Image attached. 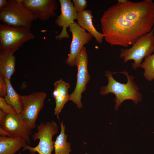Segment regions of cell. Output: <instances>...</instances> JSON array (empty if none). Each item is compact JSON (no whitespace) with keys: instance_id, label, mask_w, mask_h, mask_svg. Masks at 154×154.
<instances>
[{"instance_id":"obj_1","label":"cell","mask_w":154,"mask_h":154,"mask_svg":"<svg viewBox=\"0 0 154 154\" xmlns=\"http://www.w3.org/2000/svg\"><path fill=\"white\" fill-rule=\"evenodd\" d=\"M100 22L106 42L111 46L127 47L153 29L154 3L145 0L117 3L104 11Z\"/></svg>"},{"instance_id":"obj_2","label":"cell","mask_w":154,"mask_h":154,"mask_svg":"<svg viewBox=\"0 0 154 154\" xmlns=\"http://www.w3.org/2000/svg\"><path fill=\"white\" fill-rule=\"evenodd\" d=\"M119 73L126 76L127 79L126 83H121L115 80L112 75L116 72L106 70L105 74L107 78L108 83L106 86H102L100 88L101 95H105L110 93L114 94L116 103L114 108L116 110H118L122 102L125 100H131L135 105H137L142 99V94L138 91L139 88L133 81L134 77L129 75L126 71Z\"/></svg>"},{"instance_id":"obj_3","label":"cell","mask_w":154,"mask_h":154,"mask_svg":"<svg viewBox=\"0 0 154 154\" xmlns=\"http://www.w3.org/2000/svg\"><path fill=\"white\" fill-rule=\"evenodd\" d=\"M35 36L29 28L0 24V52L9 53L17 50Z\"/></svg>"},{"instance_id":"obj_4","label":"cell","mask_w":154,"mask_h":154,"mask_svg":"<svg viewBox=\"0 0 154 154\" xmlns=\"http://www.w3.org/2000/svg\"><path fill=\"white\" fill-rule=\"evenodd\" d=\"M7 1L6 7L0 10V20L3 24L30 29L37 18L23 6L22 0Z\"/></svg>"},{"instance_id":"obj_5","label":"cell","mask_w":154,"mask_h":154,"mask_svg":"<svg viewBox=\"0 0 154 154\" xmlns=\"http://www.w3.org/2000/svg\"><path fill=\"white\" fill-rule=\"evenodd\" d=\"M154 48V27L149 33L141 37L129 49H121L119 56L123 59V62L133 60V68L141 66L143 58L151 55Z\"/></svg>"},{"instance_id":"obj_6","label":"cell","mask_w":154,"mask_h":154,"mask_svg":"<svg viewBox=\"0 0 154 154\" xmlns=\"http://www.w3.org/2000/svg\"><path fill=\"white\" fill-rule=\"evenodd\" d=\"M37 131L32 136L34 141L39 140L37 145L32 147L27 144L23 148V150H27L31 154L37 152L39 154H51L54 148L53 136L58 133V127L54 121L41 122L37 126Z\"/></svg>"},{"instance_id":"obj_7","label":"cell","mask_w":154,"mask_h":154,"mask_svg":"<svg viewBox=\"0 0 154 154\" xmlns=\"http://www.w3.org/2000/svg\"><path fill=\"white\" fill-rule=\"evenodd\" d=\"M88 65V54L86 48L84 46L75 60V65L78 69L76 83L74 91L70 94L69 98V100L72 101L79 109L83 107L81 101L82 94L86 91V84L90 78Z\"/></svg>"},{"instance_id":"obj_8","label":"cell","mask_w":154,"mask_h":154,"mask_svg":"<svg viewBox=\"0 0 154 154\" xmlns=\"http://www.w3.org/2000/svg\"><path fill=\"white\" fill-rule=\"evenodd\" d=\"M46 96V93L42 92H35L22 96L23 108L20 115L32 129L36 127L37 119L43 107Z\"/></svg>"},{"instance_id":"obj_9","label":"cell","mask_w":154,"mask_h":154,"mask_svg":"<svg viewBox=\"0 0 154 154\" xmlns=\"http://www.w3.org/2000/svg\"><path fill=\"white\" fill-rule=\"evenodd\" d=\"M69 31L72 35L70 54L65 60L69 66H75L76 58L84 45L88 44L92 38V36L74 22L69 27Z\"/></svg>"},{"instance_id":"obj_10","label":"cell","mask_w":154,"mask_h":154,"mask_svg":"<svg viewBox=\"0 0 154 154\" xmlns=\"http://www.w3.org/2000/svg\"><path fill=\"white\" fill-rule=\"evenodd\" d=\"M0 127L7 131L14 137L24 140L31 144L32 129L22 118L21 115L6 114Z\"/></svg>"},{"instance_id":"obj_11","label":"cell","mask_w":154,"mask_h":154,"mask_svg":"<svg viewBox=\"0 0 154 154\" xmlns=\"http://www.w3.org/2000/svg\"><path fill=\"white\" fill-rule=\"evenodd\" d=\"M23 6L37 18L43 21L56 16V0H22Z\"/></svg>"},{"instance_id":"obj_12","label":"cell","mask_w":154,"mask_h":154,"mask_svg":"<svg viewBox=\"0 0 154 154\" xmlns=\"http://www.w3.org/2000/svg\"><path fill=\"white\" fill-rule=\"evenodd\" d=\"M60 5L61 13L55 19V23L58 27H62L61 33L56 35V40H60L64 38H69L70 36L67 31V29L77 19L78 13L70 0H59Z\"/></svg>"},{"instance_id":"obj_13","label":"cell","mask_w":154,"mask_h":154,"mask_svg":"<svg viewBox=\"0 0 154 154\" xmlns=\"http://www.w3.org/2000/svg\"><path fill=\"white\" fill-rule=\"evenodd\" d=\"M54 85V89L52 94L55 101L54 114L60 121L59 114L65 104L69 101L70 94L68 90L70 84L61 79L56 81Z\"/></svg>"},{"instance_id":"obj_14","label":"cell","mask_w":154,"mask_h":154,"mask_svg":"<svg viewBox=\"0 0 154 154\" xmlns=\"http://www.w3.org/2000/svg\"><path fill=\"white\" fill-rule=\"evenodd\" d=\"M92 11L89 10H85L78 13L77 23L82 28L87 30L95 39L99 44L103 42V34L98 32L94 27L92 21L93 18Z\"/></svg>"},{"instance_id":"obj_15","label":"cell","mask_w":154,"mask_h":154,"mask_svg":"<svg viewBox=\"0 0 154 154\" xmlns=\"http://www.w3.org/2000/svg\"><path fill=\"white\" fill-rule=\"evenodd\" d=\"M24 139L13 137L0 136V154H15L27 144Z\"/></svg>"},{"instance_id":"obj_16","label":"cell","mask_w":154,"mask_h":154,"mask_svg":"<svg viewBox=\"0 0 154 154\" xmlns=\"http://www.w3.org/2000/svg\"><path fill=\"white\" fill-rule=\"evenodd\" d=\"M14 52H0V73L9 80L15 72L16 58Z\"/></svg>"},{"instance_id":"obj_17","label":"cell","mask_w":154,"mask_h":154,"mask_svg":"<svg viewBox=\"0 0 154 154\" xmlns=\"http://www.w3.org/2000/svg\"><path fill=\"white\" fill-rule=\"evenodd\" d=\"M6 79L7 86V94L4 97L6 102L12 106L17 114H21L23 108L22 96L19 94L12 87L10 80Z\"/></svg>"},{"instance_id":"obj_18","label":"cell","mask_w":154,"mask_h":154,"mask_svg":"<svg viewBox=\"0 0 154 154\" xmlns=\"http://www.w3.org/2000/svg\"><path fill=\"white\" fill-rule=\"evenodd\" d=\"M61 131L54 143V154H70L71 151L70 143L67 141L68 136L65 133V125L63 121L60 122Z\"/></svg>"},{"instance_id":"obj_19","label":"cell","mask_w":154,"mask_h":154,"mask_svg":"<svg viewBox=\"0 0 154 154\" xmlns=\"http://www.w3.org/2000/svg\"><path fill=\"white\" fill-rule=\"evenodd\" d=\"M141 67L144 70L143 76L149 81L154 79V54L144 58Z\"/></svg>"},{"instance_id":"obj_20","label":"cell","mask_w":154,"mask_h":154,"mask_svg":"<svg viewBox=\"0 0 154 154\" xmlns=\"http://www.w3.org/2000/svg\"><path fill=\"white\" fill-rule=\"evenodd\" d=\"M0 109L7 114H17L14 108L7 103L4 97H0Z\"/></svg>"},{"instance_id":"obj_21","label":"cell","mask_w":154,"mask_h":154,"mask_svg":"<svg viewBox=\"0 0 154 154\" xmlns=\"http://www.w3.org/2000/svg\"><path fill=\"white\" fill-rule=\"evenodd\" d=\"M72 2L77 13L84 10L87 6V1L85 0H73Z\"/></svg>"},{"instance_id":"obj_22","label":"cell","mask_w":154,"mask_h":154,"mask_svg":"<svg viewBox=\"0 0 154 154\" xmlns=\"http://www.w3.org/2000/svg\"><path fill=\"white\" fill-rule=\"evenodd\" d=\"M7 86L5 78L4 76L0 73V96L5 97L7 94Z\"/></svg>"},{"instance_id":"obj_23","label":"cell","mask_w":154,"mask_h":154,"mask_svg":"<svg viewBox=\"0 0 154 154\" xmlns=\"http://www.w3.org/2000/svg\"><path fill=\"white\" fill-rule=\"evenodd\" d=\"M0 135L1 136L12 137L9 132L1 127H0Z\"/></svg>"},{"instance_id":"obj_24","label":"cell","mask_w":154,"mask_h":154,"mask_svg":"<svg viewBox=\"0 0 154 154\" xmlns=\"http://www.w3.org/2000/svg\"><path fill=\"white\" fill-rule=\"evenodd\" d=\"M8 5V1L0 0V10L5 8Z\"/></svg>"},{"instance_id":"obj_25","label":"cell","mask_w":154,"mask_h":154,"mask_svg":"<svg viewBox=\"0 0 154 154\" xmlns=\"http://www.w3.org/2000/svg\"><path fill=\"white\" fill-rule=\"evenodd\" d=\"M6 114L4 112L0 109V125L2 123Z\"/></svg>"},{"instance_id":"obj_26","label":"cell","mask_w":154,"mask_h":154,"mask_svg":"<svg viewBox=\"0 0 154 154\" xmlns=\"http://www.w3.org/2000/svg\"><path fill=\"white\" fill-rule=\"evenodd\" d=\"M128 1L127 0H118L117 3L119 4H123L126 3Z\"/></svg>"},{"instance_id":"obj_27","label":"cell","mask_w":154,"mask_h":154,"mask_svg":"<svg viewBox=\"0 0 154 154\" xmlns=\"http://www.w3.org/2000/svg\"><path fill=\"white\" fill-rule=\"evenodd\" d=\"M153 53L154 54V49H153Z\"/></svg>"},{"instance_id":"obj_28","label":"cell","mask_w":154,"mask_h":154,"mask_svg":"<svg viewBox=\"0 0 154 154\" xmlns=\"http://www.w3.org/2000/svg\"><path fill=\"white\" fill-rule=\"evenodd\" d=\"M88 154V153H85V154Z\"/></svg>"}]
</instances>
